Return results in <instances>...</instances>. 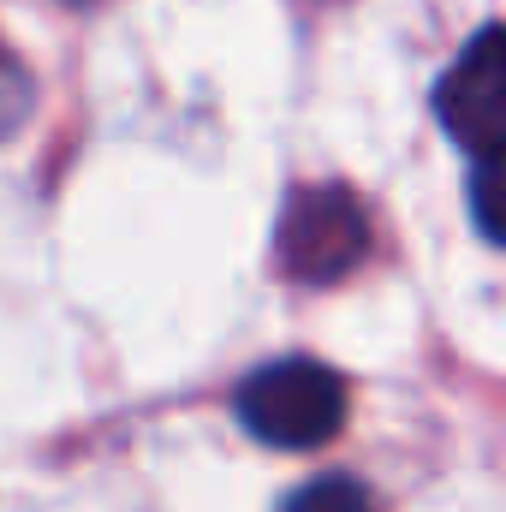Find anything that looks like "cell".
I'll use <instances>...</instances> for the list:
<instances>
[{
    "label": "cell",
    "instance_id": "cell-4",
    "mask_svg": "<svg viewBox=\"0 0 506 512\" xmlns=\"http://www.w3.org/2000/svg\"><path fill=\"white\" fill-rule=\"evenodd\" d=\"M280 512H376V495L358 477H316V483L292 489Z\"/></svg>",
    "mask_w": 506,
    "mask_h": 512
},
{
    "label": "cell",
    "instance_id": "cell-5",
    "mask_svg": "<svg viewBox=\"0 0 506 512\" xmlns=\"http://www.w3.org/2000/svg\"><path fill=\"white\" fill-rule=\"evenodd\" d=\"M30 102H36V84H30V72H24V60L0 42V143L30 120Z\"/></svg>",
    "mask_w": 506,
    "mask_h": 512
},
{
    "label": "cell",
    "instance_id": "cell-3",
    "mask_svg": "<svg viewBox=\"0 0 506 512\" xmlns=\"http://www.w3.org/2000/svg\"><path fill=\"white\" fill-rule=\"evenodd\" d=\"M501 114H506V60H501V24H483L465 54L441 72L435 84V120L471 161L501 155Z\"/></svg>",
    "mask_w": 506,
    "mask_h": 512
},
{
    "label": "cell",
    "instance_id": "cell-1",
    "mask_svg": "<svg viewBox=\"0 0 506 512\" xmlns=\"http://www.w3.org/2000/svg\"><path fill=\"white\" fill-rule=\"evenodd\" d=\"M239 423L262 447L310 453V447L340 435L346 382L322 358H274V364L251 370V382L239 387Z\"/></svg>",
    "mask_w": 506,
    "mask_h": 512
},
{
    "label": "cell",
    "instance_id": "cell-2",
    "mask_svg": "<svg viewBox=\"0 0 506 512\" xmlns=\"http://www.w3.org/2000/svg\"><path fill=\"white\" fill-rule=\"evenodd\" d=\"M370 251H376V227H370V209H364L358 191H346V185H298L286 197L274 256H280V268L292 280L334 286Z\"/></svg>",
    "mask_w": 506,
    "mask_h": 512
}]
</instances>
